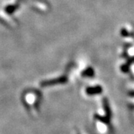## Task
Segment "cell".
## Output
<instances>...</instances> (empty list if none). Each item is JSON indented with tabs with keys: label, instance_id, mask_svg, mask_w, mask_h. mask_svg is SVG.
<instances>
[]
</instances>
